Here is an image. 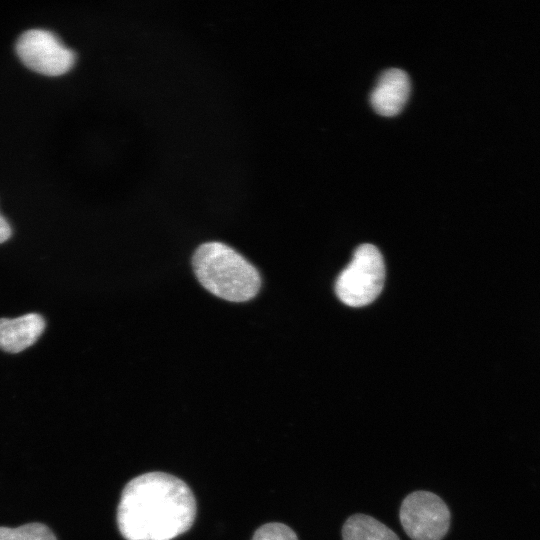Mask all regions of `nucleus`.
I'll return each instance as SVG.
<instances>
[{
  "instance_id": "obj_10",
  "label": "nucleus",
  "mask_w": 540,
  "mask_h": 540,
  "mask_svg": "<svg viewBox=\"0 0 540 540\" xmlns=\"http://www.w3.org/2000/svg\"><path fill=\"white\" fill-rule=\"evenodd\" d=\"M252 540H298L296 533L283 523H267L258 528Z\"/></svg>"
},
{
  "instance_id": "obj_2",
  "label": "nucleus",
  "mask_w": 540,
  "mask_h": 540,
  "mask_svg": "<svg viewBox=\"0 0 540 540\" xmlns=\"http://www.w3.org/2000/svg\"><path fill=\"white\" fill-rule=\"evenodd\" d=\"M192 265L201 285L230 302H246L261 287L257 269L234 249L221 242H207L194 252Z\"/></svg>"
},
{
  "instance_id": "obj_6",
  "label": "nucleus",
  "mask_w": 540,
  "mask_h": 540,
  "mask_svg": "<svg viewBox=\"0 0 540 540\" xmlns=\"http://www.w3.org/2000/svg\"><path fill=\"white\" fill-rule=\"evenodd\" d=\"M410 94L408 75L400 69L384 71L371 92L370 102L376 113L382 116H395L401 112Z\"/></svg>"
},
{
  "instance_id": "obj_3",
  "label": "nucleus",
  "mask_w": 540,
  "mask_h": 540,
  "mask_svg": "<svg viewBox=\"0 0 540 540\" xmlns=\"http://www.w3.org/2000/svg\"><path fill=\"white\" fill-rule=\"evenodd\" d=\"M385 279L383 257L377 247L360 245L348 266L336 280L338 298L351 307L373 302L382 291Z\"/></svg>"
},
{
  "instance_id": "obj_8",
  "label": "nucleus",
  "mask_w": 540,
  "mask_h": 540,
  "mask_svg": "<svg viewBox=\"0 0 540 540\" xmlns=\"http://www.w3.org/2000/svg\"><path fill=\"white\" fill-rule=\"evenodd\" d=\"M343 540H400L395 532L375 518L357 513L342 528Z\"/></svg>"
},
{
  "instance_id": "obj_4",
  "label": "nucleus",
  "mask_w": 540,
  "mask_h": 540,
  "mask_svg": "<svg viewBox=\"0 0 540 540\" xmlns=\"http://www.w3.org/2000/svg\"><path fill=\"white\" fill-rule=\"evenodd\" d=\"M399 518L412 540H442L450 526V511L436 494L418 490L407 495L400 506Z\"/></svg>"
},
{
  "instance_id": "obj_11",
  "label": "nucleus",
  "mask_w": 540,
  "mask_h": 540,
  "mask_svg": "<svg viewBox=\"0 0 540 540\" xmlns=\"http://www.w3.org/2000/svg\"><path fill=\"white\" fill-rule=\"evenodd\" d=\"M11 234L12 230L9 223L0 216V244L8 240Z\"/></svg>"
},
{
  "instance_id": "obj_7",
  "label": "nucleus",
  "mask_w": 540,
  "mask_h": 540,
  "mask_svg": "<svg viewBox=\"0 0 540 540\" xmlns=\"http://www.w3.org/2000/svg\"><path fill=\"white\" fill-rule=\"evenodd\" d=\"M45 329L43 317L28 313L17 318H0V348L18 353L33 345Z\"/></svg>"
},
{
  "instance_id": "obj_1",
  "label": "nucleus",
  "mask_w": 540,
  "mask_h": 540,
  "mask_svg": "<svg viewBox=\"0 0 540 540\" xmlns=\"http://www.w3.org/2000/svg\"><path fill=\"white\" fill-rule=\"evenodd\" d=\"M196 510L195 497L184 481L149 472L124 487L117 524L127 540H171L192 526Z\"/></svg>"
},
{
  "instance_id": "obj_5",
  "label": "nucleus",
  "mask_w": 540,
  "mask_h": 540,
  "mask_svg": "<svg viewBox=\"0 0 540 540\" xmlns=\"http://www.w3.org/2000/svg\"><path fill=\"white\" fill-rule=\"evenodd\" d=\"M16 52L26 67L47 76L66 73L76 58L56 35L42 29L24 32L17 40Z\"/></svg>"
},
{
  "instance_id": "obj_9",
  "label": "nucleus",
  "mask_w": 540,
  "mask_h": 540,
  "mask_svg": "<svg viewBox=\"0 0 540 540\" xmlns=\"http://www.w3.org/2000/svg\"><path fill=\"white\" fill-rule=\"evenodd\" d=\"M0 540H56V537L46 525L35 522L16 528L0 527Z\"/></svg>"
}]
</instances>
